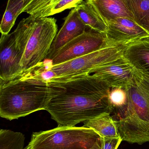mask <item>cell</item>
<instances>
[{"mask_svg": "<svg viewBox=\"0 0 149 149\" xmlns=\"http://www.w3.org/2000/svg\"><path fill=\"white\" fill-rule=\"evenodd\" d=\"M51 97L45 110L60 127H75L102 114L113 113L111 88L104 80L85 74L48 81Z\"/></svg>", "mask_w": 149, "mask_h": 149, "instance_id": "cell-1", "label": "cell"}, {"mask_svg": "<svg viewBox=\"0 0 149 149\" xmlns=\"http://www.w3.org/2000/svg\"><path fill=\"white\" fill-rule=\"evenodd\" d=\"M50 97L49 82L34 69L9 80L0 79V116L12 120L45 110Z\"/></svg>", "mask_w": 149, "mask_h": 149, "instance_id": "cell-2", "label": "cell"}, {"mask_svg": "<svg viewBox=\"0 0 149 149\" xmlns=\"http://www.w3.org/2000/svg\"><path fill=\"white\" fill-rule=\"evenodd\" d=\"M125 89L127 106L113 120L122 141L141 145L149 142V75L135 69Z\"/></svg>", "mask_w": 149, "mask_h": 149, "instance_id": "cell-3", "label": "cell"}, {"mask_svg": "<svg viewBox=\"0 0 149 149\" xmlns=\"http://www.w3.org/2000/svg\"><path fill=\"white\" fill-rule=\"evenodd\" d=\"M102 145V137L92 129L58 126L33 133L25 149L101 148Z\"/></svg>", "mask_w": 149, "mask_h": 149, "instance_id": "cell-4", "label": "cell"}, {"mask_svg": "<svg viewBox=\"0 0 149 149\" xmlns=\"http://www.w3.org/2000/svg\"><path fill=\"white\" fill-rule=\"evenodd\" d=\"M32 17L22 19L16 29L0 39V79L8 81L22 74L21 62L31 31Z\"/></svg>", "mask_w": 149, "mask_h": 149, "instance_id": "cell-5", "label": "cell"}, {"mask_svg": "<svg viewBox=\"0 0 149 149\" xmlns=\"http://www.w3.org/2000/svg\"><path fill=\"white\" fill-rule=\"evenodd\" d=\"M57 29L55 18L32 17L31 31L21 62L22 74L35 68L44 60Z\"/></svg>", "mask_w": 149, "mask_h": 149, "instance_id": "cell-6", "label": "cell"}, {"mask_svg": "<svg viewBox=\"0 0 149 149\" xmlns=\"http://www.w3.org/2000/svg\"><path fill=\"white\" fill-rule=\"evenodd\" d=\"M126 44L107 47L57 65L45 66L43 64L50 80L90 74L93 70L122 56Z\"/></svg>", "mask_w": 149, "mask_h": 149, "instance_id": "cell-7", "label": "cell"}, {"mask_svg": "<svg viewBox=\"0 0 149 149\" xmlns=\"http://www.w3.org/2000/svg\"><path fill=\"white\" fill-rule=\"evenodd\" d=\"M115 45L108 41L106 34L90 29L63 46L50 60L43 63L45 66H53Z\"/></svg>", "mask_w": 149, "mask_h": 149, "instance_id": "cell-8", "label": "cell"}, {"mask_svg": "<svg viewBox=\"0 0 149 149\" xmlns=\"http://www.w3.org/2000/svg\"><path fill=\"white\" fill-rule=\"evenodd\" d=\"M135 69L122 56L93 70L90 74L104 80L110 87L125 88L131 81Z\"/></svg>", "mask_w": 149, "mask_h": 149, "instance_id": "cell-9", "label": "cell"}, {"mask_svg": "<svg viewBox=\"0 0 149 149\" xmlns=\"http://www.w3.org/2000/svg\"><path fill=\"white\" fill-rule=\"evenodd\" d=\"M64 20V24L57 33L43 61L50 60L63 46L87 31V27L80 17L75 8L72 9Z\"/></svg>", "mask_w": 149, "mask_h": 149, "instance_id": "cell-10", "label": "cell"}, {"mask_svg": "<svg viewBox=\"0 0 149 149\" xmlns=\"http://www.w3.org/2000/svg\"><path fill=\"white\" fill-rule=\"evenodd\" d=\"M106 33L109 42L115 44L127 43L131 41L149 36V33L134 20L120 17L107 23Z\"/></svg>", "mask_w": 149, "mask_h": 149, "instance_id": "cell-11", "label": "cell"}, {"mask_svg": "<svg viewBox=\"0 0 149 149\" xmlns=\"http://www.w3.org/2000/svg\"><path fill=\"white\" fill-rule=\"evenodd\" d=\"M85 0H25L21 13L35 18L48 17L76 8Z\"/></svg>", "mask_w": 149, "mask_h": 149, "instance_id": "cell-12", "label": "cell"}, {"mask_svg": "<svg viewBox=\"0 0 149 149\" xmlns=\"http://www.w3.org/2000/svg\"><path fill=\"white\" fill-rule=\"evenodd\" d=\"M122 56L135 70L149 75V36L126 44Z\"/></svg>", "mask_w": 149, "mask_h": 149, "instance_id": "cell-13", "label": "cell"}, {"mask_svg": "<svg viewBox=\"0 0 149 149\" xmlns=\"http://www.w3.org/2000/svg\"><path fill=\"white\" fill-rule=\"evenodd\" d=\"M92 4L107 23L120 17L133 19L122 0H87Z\"/></svg>", "mask_w": 149, "mask_h": 149, "instance_id": "cell-14", "label": "cell"}, {"mask_svg": "<svg viewBox=\"0 0 149 149\" xmlns=\"http://www.w3.org/2000/svg\"><path fill=\"white\" fill-rule=\"evenodd\" d=\"M83 22L88 28L95 31L106 34L108 26L105 20L87 0L84 1L75 8Z\"/></svg>", "mask_w": 149, "mask_h": 149, "instance_id": "cell-15", "label": "cell"}, {"mask_svg": "<svg viewBox=\"0 0 149 149\" xmlns=\"http://www.w3.org/2000/svg\"><path fill=\"white\" fill-rule=\"evenodd\" d=\"M110 115L107 113L100 115L85 122L83 127L94 130L102 137L118 138L120 136L117 127Z\"/></svg>", "mask_w": 149, "mask_h": 149, "instance_id": "cell-16", "label": "cell"}, {"mask_svg": "<svg viewBox=\"0 0 149 149\" xmlns=\"http://www.w3.org/2000/svg\"><path fill=\"white\" fill-rule=\"evenodd\" d=\"M134 21L149 33V0H122Z\"/></svg>", "mask_w": 149, "mask_h": 149, "instance_id": "cell-17", "label": "cell"}, {"mask_svg": "<svg viewBox=\"0 0 149 149\" xmlns=\"http://www.w3.org/2000/svg\"><path fill=\"white\" fill-rule=\"evenodd\" d=\"M25 136L21 132L0 130V149H24Z\"/></svg>", "mask_w": 149, "mask_h": 149, "instance_id": "cell-18", "label": "cell"}, {"mask_svg": "<svg viewBox=\"0 0 149 149\" xmlns=\"http://www.w3.org/2000/svg\"><path fill=\"white\" fill-rule=\"evenodd\" d=\"M24 3V1H22L6 8L0 24V31L1 35L9 34L15 24L17 17L20 15Z\"/></svg>", "mask_w": 149, "mask_h": 149, "instance_id": "cell-19", "label": "cell"}, {"mask_svg": "<svg viewBox=\"0 0 149 149\" xmlns=\"http://www.w3.org/2000/svg\"><path fill=\"white\" fill-rule=\"evenodd\" d=\"M109 99L115 115L121 112L126 107L127 102V95L125 88H111Z\"/></svg>", "mask_w": 149, "mask_h": 149, "instance_id": "cell-20", "label": "cell"}, {"mask_svg": "<svg viewBox=\"0 0 149 149\" xmlns=\"http://www.w3.org/2000/svg\"><path fill=\"white\" fill-rule=\"evenodd\" d=\"M102 138V145L101 149H117L122 141L120 137L113 138L106 137Z\"/></svg>", "mask_w": 149, "mask_h": 149, "instance_id": "cell-21", "label": "cell"}, {"mask_svg": "<svg viewBox=\"0 0 149 149\" xmlns=\"http://www.w3.org/2000/svg\"><path fill=\"white\" fill-rule=\"evenodd\" d=\"M101 149V148H91V149L83 148V149Z\"/></svg>", "mask_w": 149, "mask_h": 149, "instance_id": "cell-22", "label": "cell"}]
</instances>
